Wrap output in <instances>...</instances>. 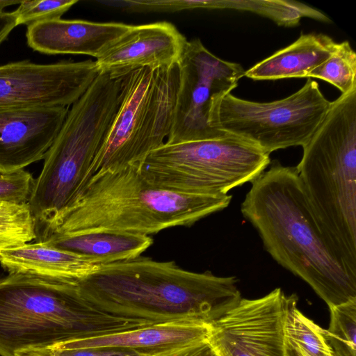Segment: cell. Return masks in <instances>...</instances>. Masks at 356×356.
Here are the masks:
<instances>
[{
    "instance_id": "obj_1",
    "label": "cell",
    "mask_w": 356,
    "mask_h": 356,
    "mask_svg": "<svg viewBox=\"0 0 356 356\" xmlns=\"http://www.w3.org/2000/svg\"><path fill=\"white\" fill-rule=\"evenodd\" d=\"M251 184L241 211L271 257L307 283L328 307L356 298V278L323 234L296 168L274 161Z\"/></svg>"
},
{
    "instance_id": "obj_2",
    "label": "cell",
    "mask_w": 356,
    "mask_h": 356,
    "mask_svg": "<svg viewBox=\"0 0 356 356\" xmlns=\"http://www.w3.org/2000/svg\"><path fill=\"white\" fill-rule=\"evenodd\" d=\"M238 281L234 276L192 272L173 261L139 256L102 265L77 285L86 299L113 316L210 324L242 298Z\"/></svg>"
},
{
    "instance_id": "obj_3",
    "label": "cell",
    "mask_w": 356,
    "mask_h": 356,
    "mask_svg": "<svg viewBox=\"0 0 356 356\" xmlns=\"http://www.w3.org/2000/svg\"><path fill=\"white\" fill-rule=\"evenodd\" d=\"M232 197L173 191L130 165L93 176L58 217L49 237L101 230L148 236L191 226L227 207Z\"/></svg>"
},
{
    "instance_id": "obj_4",
    "label": "cell",
    "mask_w": 356,
    "mask_h": 356,
    "mask_svg": "<svg viewBox=\"0 0 356 356\" xmlns=\"http://www.w3.org/2000/svg\"><path fill=\"white\" fill-rule=\"evenodd\" d=\"M154 323L98 309L77 284L20 273L0 277V356Z\"/></svg>"
},
{
    "instance_id": "obj_5",
    "label": "cell",
    "mask_w": 356,
    "mask_h": 356,
    "mask_svg": "<svg viewBox=\"0 0 356 356\" xmlns=\"http://www.w3.org/2000/svg\"><path fill=\"white\" fill-rule=\"evenodd\" d=\"M296 167L323 234L356 278V90L331 102Z\"/></svg>"
},
{
    "instance_id": "obj_6",
    "label": "cell",
    "mask_w": 356,
    "mask_h": 356,
    "mask_svg": "<svg viewBox=\"0 0 356 356\" xmlns=\"http://www.w3.org/2000/svg\"><path fill=\"white\" fill-rule=\"evenodd\" d=\"M122 78L99 73L68 111L44 157L28 202L36 242L44 241L63 211L84 187L121 98Z\"/></svg>"
},
{
    "instance_id": "obj_7",
    "label": "cell",
    "mask_w": 356,
    "mask_h": 356,
    "mask_svg": "<svg viewBox=\"0 0 356 356\" xmlns=\"http://www.w3.org/2000/svg\"><path fill=\"white\" fill-rule=\"evenodd\" d=\"M179 85L178 63L139 68L122 77L119 106L85 186L97 174L138 165L165 142L174 121Z\"/></svg>"
},
{
    "instance_id": "obj_8",
    "label": "cell",
    "mask_w": 356,
    "mask_h": 356,
    "mask_svg": "<svg viewBox=\"0 0 356 356\" xmlns=\"http://www.w3.org/2000/svg\"><path fill=\"white\" fill-rule=\"evenodd\" d=\"M270 163V154L241 138L224 136L164 143L138 165L152 183L182 193L227 194L251 182Z\"/></svg>"
},
{
    "instance_id": "obj_9",
    "label": "cell",
    "mask_w": 356,
    "mask_h": 356,
    "mask_svg": "<svg viewBox=\"0 0 356 356\" xmlns=\"http://www.w3.org/2000/svg\"><path fill=\"white\" fill-rule=\"evenodd\" d=\"M331 102L307 78L292 95L270 102H252L231 93L213 98L210 127L259 146L268 154L303 146L326 115Z\"/></svg>"
},
{
    "instance_id": "obj_10",
    "label": "cell",
    "mask_w": 356,
    "mask_h": 356,
    "mask_svg": "<svg viewBox=\"0 0 356 356\" xmlns=\"http://www.w3.org/2000/svg\"><path fill=\"white\" fill-rule=\"evenodd\" d=\"M179 85L175 118L165 143L213 138L227 134L209 123L213 97L230 93L244 76L236 63L224 60L210 52L198 38L187 40L178 62Z\"/></svg>"
},
{
    "instance_id": "obj_11",
    "label": "cell",
    "mask_w": 356,
    "mask_h": 356,
    "mask_svg": "<svg viewBox=\"0 0 356 356\" xmlns=\"http://www.w3.org/2000/svg\"><path fill=\"white\" fill-rule=\"evenodd\" d=\"M287 301L280 288L259 298H241L209 325L207 340L218 356H286Z\"/></svg>"
},
{
    "instance_id": "obj_12",
    "label": "cell",
    "mask_w": 356,
    "mask_h": 356,
    "mask_svg": "<svg viewBox=\"0 0 356 356\" xmlns=\"http://www.w3.org/2000/svg\"><path fill=\"white\" fill-rule=\"evenodd\" d=\"M99 74L95 61L37 64L29 60L0 65V110L69 106Z\"/></svg>"
},
{
    "instance_id": "obj_13",
    "label": "cell",
    "mask_w": 356,
    "mask_h": 356,
    "mask_svg": "<svg viewBox=\"0 0 356 356\" xmlns=\"http://www.w3.org/2000/svg\"><path fill=\"white\" fill-rule=\"evenodd\" d=\"M186 38L171 23L132 25L96 58L99 73L120 78L143 67L160 68L177 64Z\"/></svg>"
},
{
    "instance_id": "obj_14",
    "label": "cell",
    "mask_w": 356,
    "mask_h": 356,
    "mask_svg": "<svg viewBox=\"0 0 356 356\" xmlns=\"http://www.w3.org/2000/svg\"><path fill=\"white\" fill-rule=\"evenodd\" d=\"M68 111L69 106L0 110V172L43 159Z\"/></svg>"
},
{
    "instance_id": "obj_15",
    "label": "cell",
    "mask_w": 356,
    "mask_h": 356,
    "mask_svg": "<svg viewBox=\"0 0 356 356\" xmlns=\"http://www.w3.org/2000/svg\"><path fill=\"white\" fill-rule=\"evenodd\" d=\"M132 25L61 18L27 26V44L45 54H84L97 58Z\"/></svg>"
},
{
    "instance_id": "obj_16",
    "label": "cell",
    "mask_w": 356,
    "mask_h": 356,
    "mask_svg": "<svg viewBox=\"0 0 356 356\" xmlns=\"http://www.w3.org/2000/svg\"><path fill=\"white\" fill-rule=\"evenodd\" d=\"M209 325L192 321L157 322L122 332L58 344L70 348H120L154 356L207 339Z\"/></svg>"
},
{
    "instance_id": "obj_17",
    "label": "cell",
    "mask_w": 356,
    "mask_h": 356,
    "mask_svg": "<svg viewBox=\"0 0 356 356\" xmlns=\"http://www.w3.org/2000/svg\"><path fill=\"white\" fill-rule=\"evenodd\" d=\"M0 266L8 273H20L77 284L99 265L43 242L28 243L3 250Z\"/></svg>"
},
{
    "instance_id": "obj_18",
    "label": "cell",
    "mask_w": 356,
    "mask_h": 356,
    "mask_svg": "<svg viewBox=\"0 0 356 356\" xmlns=\"http://www.w3.org/2000/svg\"><path fill=\"white\" fill-rule=\"evenodd\" d=\"M337 42L323 33L301 34L289 46L245 71L252 80L307 78L308 74L333 52Z\"/></svg>"
},
{
    "instance_id": "obj_19",
    "label": "cell",
    "mask_w": 356,
    "mask_h": 356,
    "mask_svg": "<svg viewBox=\"0 0 356 356\" xmlns=\"http://www.w3.org/2000/svg\"><path fill=\"white\" fill-rule=\"evenodd\" d=\"M42 242L102 266L140 256L152 245L153 239L146 235L101 230L51 235Z\"/></svg>"
},
{
    "instance_id": "obj_20",
    "label": "cell",
    "mask_w": 356,
    "mask_h": 356,
    "mask_svg": "<svg viewBox=\"0 0 356 356\" xmlns=\"http://www.w3.org/2000/svg\"><path fill=\"white\" fill-rule=\"evenodd\" d=\"M220 8L252 12L284 26H296L302 17H309L326 23L331 22L330 18L323 13L296 1L207 0V9Z\"/></svg>"
},
{
    "instance_id": "obj_21",
    "label": "cell",
    "mask_w": 356,
    "mask_h": 356,
    "mask_svg": "<svg viewBox=\"0 0 356 356\" xmlns=\"http://www.w3.org/2000/svg\"><path fill=\"white\" fill-rule=\"evenodd\" d=\"M296 294L288 296L284 332L286 341L305 356H333L325 329L305 316L297 307Z\"/></svg>"
},
{
    "instance_id": "obj_22",
    "label": "cell",
    "mask_w": 356,
    "mask_h": 356,
    "mask_svg": "<svg viewBox=\"0 0 356 356\" xmlns=\"http://www.w3.org/2000/svg\"><path fill=\"white\" fill-rule=\"evenodd\" d=\"M307 78L324 80L341 95L356 90V54L348 41L337 43L331 55L312 70Z\"/></svg>"
},
{
    "instance_id": "obj_23",
    "label": "cell",
    "mask_w": 356,
    "mask_h": 356,
    "mask_svg": "<svg viewBox=\"0 0 356 356\" xmlns=\"http://www.w3.org/2000/svg\"><path fill=\"white\" fill-rule=\"evenodd\" d=\"M329 309L330 321L325 335L333 356H356V298Z\"/></svg>"
},
{
    "instance_id": "obj_24",
    "label": "cell",
    "mask_w": 356,
    "mask_h": 356,
    "mask_svg": "<svg viewBox=\"0 0 356 356\" xmlns=\"http://www.w3.org/2000/svg\"><path fill=\"white\" fill-rule=\"evenodd\" d=\"M35 238V222L28 203L0 211V253Z\"/></svg>"
},
{
    "instance_id": "obj_25",
    "label": "cell",
    "mask_w": 356,
    "mask_h": 356,
    "mask_svg": "<svg viewBox=\"0 0 356 356\" xmlns=\"http://www.w3.org/2000/svg\"><path fill=\"white\" fill-rule=\"evenodd\" d=\"M77 0H22L13 11L17 24L29 26L32 24L59 19Z\"/></svg>"
},
{
    "instance_id": "obj_26",
    "label": "cell",
    "mask_w": 356,
    "mask_h": 356,
    "mask_svg": "<svg viewBox=\"0 0 356 356\" xmlns=\"http://www.w3.org/2000/svg\"><path fill=\"white\" fill-rule=\"evenodd\" d=\"M34 181L32 175L24 169L0 172V204L13 206L27 204Z\"/></svg>"
},
{
    "instance_id": "obj_27",
    "label": "cell",
    "mask_w": 356,
    "mask_h": 356,
    "mask_svg": "<svg viewBox=\"0 0 356 356\" xmlns=\"http://www.w3.org/2000/svg\"><path fill=\"white\" fill-rule=\"evenodd\" d=\"M154 356H218L207 339Z\"/></svg>"
},
{
    "instance_id": "obj_28",
    "label": "cell",
    "mask_w": 356,
    "mask_h": 356,
    "mask_svg": "<svg viewBox=\"0 0 356 356\" xmlns=\"http://www.w3.org/2000/svg\"><path fill=\"white\" fill-rule=\"evenodd\" d=\"M6 7V2L0 0V45L17 26L14 12L3 11Z\"/></svg>"
},
{
    "instance_id": "obj_29",
    "label": "cell",
    "mask_w": 356,
    "mask_h": 356,
    "mask_svg": "<svg viewBox=\"0 0 356 356\" xmlns=\"http://www.w3.org/2000/svg\"><path fill=\"white\" fill-rule=\"evenodd\" d=\"M286 356H305L295 346L286 341Z\"/></svg>"
},
{
    "instance_id": "obj_30",
    "label": "cell",
    "mask_w": 356,
    "mask_h": 356,
    "mask_svg": "<svg viewBox=\"0 0 356 356\" xmlns=\"http://www.w3.org/2000/svg\"><path fill=\"white\" fill-rule=\"evenodd\" d=\"M13 205H7V204H0V211H3L10 207H12Z\"/></svg>"
}]
</instances>
